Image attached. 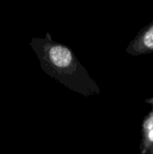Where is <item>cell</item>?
<instances>
[{
  "mask_svg": "<svg viewBox=\"0 0 153 154\" xmlns=\"http://www.w3.org/2000/svg\"><path fill=\"white\" fill-rule=\"evenodd\" d=\"M145 102L151 105V109L142 124L140 154H153V97L146 99Z\"/></svg>",
  "mask_w": 153,
  "mask_h": 154,
  "instance_id": "cell-3",
  "label": "cell"
},
{
  "mask_svg": "<svg viewBox=\"0 0 153 154\" xmlns=\"http://www.w3.org/2000/svg\"><path fill=\"white\" fill-rule=\"evenodd\" d=\"M29 46L34 51L41 69L67 88L86 97L101 93L71 49L55 42L49 32L44 37H33Z\"/></svg>",
  "mask_w": 153,
  "mask_h": 154,
  "instance_id": "cell-1",
  "label": "cell"
},
{
  "mask_svg": "<svg viewBox=\"0 0 153 154\" xmlns=\"http://www.w3.org/2000/svg\"><path fill=\"white\" fill-rule=\"evenodd\" d=\"M126 52L132 56H139L153 52V21L143 27L129 43Z\"/></svg>",
  "mask_w": 153,
  "mask_h": 154,
  "instance_id": "cell-2",
  "label": "cell"
}]
</instances>
